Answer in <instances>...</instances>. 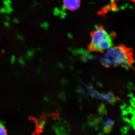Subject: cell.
<instances>
[{
	"instance_id": "6",
	"label": "cell",
	"mask_w": 135,
	"mask_h": 135,
	"mask_svg": "<svg viewBox=\"0 0 135 135\" xmlns=\"http://www.w3.org/2000/svg\"><path fill=\"white\" fill-rule=\"evenodd\" d=\"M114 123L113 121L110 119H107L105 120L104 123L105 129V131L108 132L111 130L112 127L113 126Z\"/></svg>"
},
{
	"instance_id": "9",
	"label": "cell",
	"mask_w": 135,
	"mask_h": 135,
	"mask_svg": "<svg viewBox=\"0 0 135 135\" xmlns=\"http://www.w3.org/2000/svg\"><path fill=\"white\" fill-rule=\"evenodd\" d=\"M18 62L20 64H21L22 65H24L25 64V61L22 57H20L18 59Z\"/></svg>"
},
{
	"instance_id": "1",
	"label": "cell",
	"mask_w": 135,
	"mask_h": 135,
	"mask_svg": "<svg viewBox=\"0 0 135 135\" xmlns=\"http://www.w3.org/2000/svg\"><path fill=\"white\" fill-rule=\"evenodd\" d=\"M100 59L106 67L121 66L128 69L132 65L133 56L132 51L123 45L111 47L106 51Z\"/></svg>"
},
{
	"instance_id": "10",
	"label": "cell",
	"mask_w": 135,
	"mask_h": 135,
	"mask_svg": "<svg viewBox=\"0 0 135 135\" xmlns=\"http://www.w3.org/2000/svg\"><path fill=\"white\" fill-rule=\"evenodd\" d=\"M15 56H13L12 57L11 60V63L12 64H13L15 62Z\"/></svg>"
},
{
	"instance_id": "3",
	"label": "cell",
	"mask_w": 135,
	"mask_h": 135,
	"mask_svg": "<svg viewBox=\"0 0 135 135\" xmlns=\"http://www.w3.org/2000/svg\"><path fill=\"white\" fill-rule=\"evenodd\" d=\"M63 4L66 9L73 11L80 7V0H63Z\"/></svg>"
},
{
	"instance_id": "5",
	"label": "cell",
	"mask_w": 135,
	"mask_h": 135,
	"mask_svg": "<svg viewBox=\"0 0 135 135\" xmlns=\"http://www.w3.org/2000/svg\"><path fill=\"white\" fill-rule=\"evenodd\" d=\"M88 92L90 95L94 97L99 99H102V94H99L98 92H97L96 90H94L91 86L88 87Z\"/></svg>"
},
{
	"instance_id": "11",
	"label": "cell",
	"mask_w": 135,
	"mask_h": 135,
	"mask_svg": "<svg viewBox=\"0 0 135 135\" xmlns=\"http://www.w3.org/2000/svg\"><path fill=\"white\" fill-rule=\"evenodd\" d=\"M0 76H1V73H0Z\"/></svg>"
},
{
	"instance_id": "7",
	"label": "cell",
	"mask_w": 135,
	"mask_h": 135,
	"mask_svg": "<svg viewBox=\"0 0 135 135\" xmlns=\"http://www.w3.org/2000/svg\"><path fill=\"white\" fill-rule=\"evenodd\" d=\"M35 50L33 49L32 50H29L27 51L26 54V57L29 60L31 59L32 57H33L34 55Z\"/></svg>"
},
{
	"instance_id": "2",
	"label": "cell",
	"mask_w": 135,
	"mask_h": 135,
	"mask_svg": "<svg viewBox=\"0 0 135 135\" xmlns=\"http://www.w3.org/2000/svg\"><path fill=\"white\" fill-rule=\"evenodd\" d=\"M114 35L110 33L103 27L99 26L91 33V41L89 46L90 51L103 52L112 47Z\"/></svg>"
},
{
	"instance_id": "4",
	"label": "cell",
	"mask_w": 135,
	"mask_h": 135,
	"mask_svg": "<svg viewBox=\"0 0 135 135\" xmlns=\"http://www.w3.org/2000/svg\"><path fill=\"white\" fill-rule=\"evenodd\" d=\"M102 99H104L108 101L111 104H112L113 103H114L116 100L115 97L114 96L113 94L112 93L103 94H102Z\"/></svg>"
},
{
	"instance_id": "8",
	"label": "cell",
	"mask_w": 135,
	"mask_h": 135,
	"mask_svg": "<svg viewBox=\"0 0 135 135\" xmlns=\"http://www.w3.org/2000/svg\"><path fill=\"white\" fill-rule=\"evenodd\" d=\"M0 135H8L7 131L2 123H0Z\"/></svg>"
}]
</instances>
